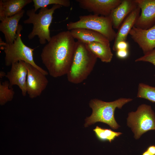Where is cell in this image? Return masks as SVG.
<instances>
[{
    "label": "cell",
    "mask_w": 155,
    "mask_h": 155,
    "mask_svg": "<svg viewBox=\"0 0 155 155\" xmlns=\"http://www.w3.org/2000/svg\"><path fill=\"white\" fill-rule=\"evenodd\" d=\"M76 41L70 31H63L51 37L40 55L42 62L53 78L67 74L71 66Z\"/></svg>",
    "instance_id": "cell-1"
},
{
    "label": "cell",
    "mask_w": 155,
    "mask_h": 155,
    "mask_svg": "<svg viewBox=\"0 0 155 155\" xmlns=\"http://www.w3.org/2000/svg\"><path fill=\"white\" fill-rule=\"evenodd\" d=\"M97 59L86 44L77 40L72 63L66 74L68 80L74 84L83 82L92 71Z\"/></svg>",
    "instance_id": "cell-2"
},
{
    "label": "cell",
    "mask_w": 155,
    "mask_h": 155,
    "mask_svg": "<svg viewBox=\"0 0 155 155\" xmlns=\"http://www.w3.org/2000/svg\"><path fill=\"white\" fill-rule=\"evenodd\" d=\"M130 98H120L113 101L106 102L97 99L91 100L89 103L92 109L91 116L85 119V127L97 122H101L108 125L114 129H117L119 125L114 117L115 109H121L125 104L131 101Z\"/></svg>",
    "instance_id": "cell-3"
},
{
    "label": "cell",
    "mask_w": 155,
    "mask_h": 155,
    "mask_svg": "<svg viewBox=\"0 0 155 155\" xmlns=\"http://www.w3.org/2000/svg\"><path fill=\"white\" fill-rule=\"evenodd\" d=\"M61 7L60 5H54L50 9L47 6L42 7L38 13H36L34 8L28 10L26 14L28 18L23 23L33 25L32 31L28 36V39H32L37 36L41 44H44L46 40L49 42L51 38L49 27L52 22L53 14L55 10Z\"/></svg>",
    "instance_id": "cell-4"
},
{
    "label": "cell",
    "mask_w": 155,
    "mask_h": 155,
    "mask_svg": "<svg viewBox=\"0 0 155 155\" xmlns=\"http://www.w3.org/2000/svg\"><path fill=\"white\" fill-rule=\"evenodd\" d=\"M22 26L19 24L17 31V37L14 42L11 44L4 42L0 38V49L5 53V62L7 66L20 61H23L32 65L45 75L48 72L38 65L34 62V49L26 46L21 38V32Z\"/></svg>",
    "instance_id": "cell-5"
},
{
    "label": "cell",
    "mask_w": 155,
    "mask_h": 155,
    "mask_svg": "<svg viewBox=\"0 0 155 155\" xmlns=\"http://www.w3.org/2000/svg\"><path fill=\"white\" fill-rule=\"evenodd\" d=\"M68 30L83 28L98 32L110 42L115 40L116 33L113 29V21L110 16H105L90 14L81 16L78 21L68 23L66 26Z\"/></svg>",
    "instance_id": "cell-6"
},
{
    "label": "cell",
    "mask_w": 155,
    "mask_h": 155,
    "mask_svg": "<svg viewBox=\"0 0 155 155\" xmlns=\"http://www.w3.org/2000/svg\"><path fill=\"white\" fill-rule=\"evenodd\" d=\"M127 124L133 133L134 138L139 139L149 131H155V113L150 106L142 104L135 111L128 113Z\"/></svg>",
    "instance_id": "cell-7"
},
{
    "label": "cell",
    "mask_w": 155,
    "mask_h": 155,
    "mask_svg": "<svg viewBox=\"0 0 155 155\" xmlns=\"http://www.w3.org/2000/svg\"><path fill=\"white\" fill-rule=\"evenodd\" d=\"M28 70L26 81L27 93L31 98L39 96L46 88L48 80L46 75L30 64L26 62Z\"/></svg>",
    "instance_id": "cell-8"
},
{
    "label": "cell",
    "mask_w": 155,
    "mask_h": 155,
    "mask_svg": "<svg viewBox=\"0 0 155 155\" xmlns=\"http://www.w3.org/2000/svg\"><path fill=\"white\" fill-rule=\"evenodd\" d=\"M122 0H76L82 9L93 14L105 16H110L113 10Z\"/></svg>",
    "instance_id": "cell-9"
},
{
    "label": "cell",
    "mask_w": 155,
    "mask_h": 155,
    "mask_svg": "<svg viewBox=\"0 0 155 155\" xmlns=\"http://www.w3.org/2000/svg\"><path fill=\"white\" fill-rule=\"evenodd\" d=\"M129 34L138 44L144 54L155 48V24L147 29L134 26Z\"/></svg>",
    "instance_id": "cell-10"
},
{
    "label": "cell",
    "mask_w": 155,
    "mask_h": 155,
    "mask_svg": "<svg viewBox=\"0 0 155 155\" xmlns=\"http://www.w3.org/2000/svg\"><path fill=\"white\" fill-rule=\"evenodd\" d=\"M141 12L135 26L148 29L155 24V0H135Z\"/></svg>",
    "instance_id": "cell-11"
},
{
    "label": "cell",
    "mask_w": 155,
    "mask_h": 155,
    "mask_svg": "<svg viewBox=\"0 0 155 155\" xmlns=\"http://www.w3.org/2000/svg\"><path fill=\"white\" fill-rule=\"evenodd\" d=\"M28 70L26 62L20 61L13 64L10 71L7 73L5 77L9 80L10 87L17 85L21 89L23 96L27 93L26 81Z\"/></svg>",
    "instance_id": "cell-12"
},
{
    "label": "cell",
    "mask_w": 155,
    "mask_h": 155,
    "mask_svg": "<svg viewBox=\"0 0 155 155\" xmlns=\"http://www.w3.org/2000/svg\"><path fill=\"white\" fill-rule=\"evenodd\" d=\"M25 11L22 9L14 15L6 18L0 23V31L4 34L6 42L13 43L17 37L18 23L23 16Z\"/></svg>",
    "instance_id": "cell-13"
},
{
    "label": "cell",
    "mask_w": 155,
    "mask_h": 155,
    "mask_svg": "<svg viewBox=\"0 0 155 155\" xmlns=\"http://www.w3.org/2000/svg\"><path fill=\"white\" fill-rule=\"evenodd\" d=\"M138 7L135 0H122L121 3L112 12L113 28L118 29L126 17Z\"/></svg>",
    "instance_id": "cell-14"
},
{
    "label": "cell",
    "mask_w": 155,
    "mask_h": 155,
    "mask_svg": "<svg viewBox=\"0 0 155 155\" xmlns=\"http://www.w3.org/2000/svg\"><path fill=\"white\" fill-rule=\"evenodd\" d=\"M73 38L85 44L98 42L110 45V42L105 37L96 31L85 28H79L69 30Z\"/></svg>",
    "instance_id": "cell-15"
},
{
    "label": "cell",
    "mask_w": 155,
    "mask_h": 155,
    "mask_svg": "<svg viewBox=\"0 0 155 155\" xmlns=\"http://www.w3.org/2000/svg\"><path fill=\"white\" fill-rule=\"evenodd\" d=\"M32 1V0H1L0 20L14 15Z\"/></svg>",
    "instance_id": "cell-16"
},
{
    "label": "cell",
    "mask_w": 155,
    "mask_h": 155,
    "mask_svg": "<svg viewBox=\"0 0 155 155\" xmlns=\"http://www.w3.org/2000/svg\"><path fill=\"white\" fill-rule=\"evenodd\" d=\"M140 9L138 7L131 13L125 18L116 33L113 46L121 41H126L128 35L134 26L140 16Z\"/></svg>",
    "instance_id": "cell-17"
},
{
    "label": "cell",
    "mask_w": 155,
    "mask_h": 155,
    "mask_svg": "<svg viewBox=\"0 0 155 155\" xmlns=\"http://www.w3.org/2000/svg\"><path fill=\"white\" fill-rule=\"evenodd\" d=\"M89 49L103 62H110L113 54L110 45H106L98 42H93L86 44Z\"/></svg>",
    "instance_id": "cell-18"
},
{
    "label": "cell",
    "mask_w": 155,
    "mask_h": 155,
    "mask_svg": "<svg viewBox=\"0 0 155 155\" xmlns=\"http://www.w3.org/2000/svg\"><path fill=\"white\" fill-rule=\"evenodd\" d=\"M97 138L102 141H107L110 142L116 137L122 134V133L113 131L111 129H105L97 126L93 129Z\"/></svg>",
    "instance_id": "cell-19"
},
{
    "label": "cell",
    "mask_w": 155,
    "mask_h": 155,
    "mask_svg": "<svg viewBox=\"0 0 155 155\" xmlns=\"http://www.w3.org/2000/svg\"><path fill=\"white\" fill-rule=\"evenodd\" d=\"M137 97L155 103V87L143 83L138 86Z\"/></svg>",
    "instance_id": "cell-20"
},
{
    "label": "cell",
    "mask_w": 155,
    "mask_h": 155,
    "mask_svg": "<svg viewBox=\"0 0 155 155\" xmlns=\"http://www.w3.org/2000/svg\"><path fill=\"white\" fill-rule=\"evenodd\" d=\"M15 92L12 87H10L9 82L7 81L0 83V104L3 105L12 100Z\"/></svg>",
    "instance_id": "cell-21"
},
{
    "label": "cell",
    "mask_w": 155,
    "mask_h": 155,
    "mask_svg": "<svg viewBox=\"0 0 155 155\" xmlns=\"http://www.w3.org/2000/svg\"><path fill=\"white\" fill-rule=\"evenodd\" d=\"M34 11L39 8L47 7L51 4L59 5L66 7L70 6L71 2L69 0H33Z\"/></svg>",
    "instance_id": "cell-22"
},
{
    "label": "cell",
    "mask_w": 155,
    "mask_h": 155,
    "mask_svg": "<svg viewBox=\"0 0 155 155\" xmlns=\"http://www.w3.org/2000/svg\"><path fill=\"white\" fill-rule=\"evenodd\" d=\"M140 61L149 62L155 66V48L135 60V62Z\"/></svg>",
    "instance_id": "cell-23"
},
{
    "label": "cell",
    "mask_w": 155,
    "mask_h": 155,
    "mask_svg": "<svg viewBox=\"0 0 155 155\" xmlns=\"http://www.w3.org/2000/svg\"><path fill=\"white\" fill-rule=\"evenodd\" d=\"M129 45L128 42L125 41H121L118 42L116 45L113 46L114 51H117L118 50H128Z\"/></svg>",
    "instance_id": "cell-24"
},
{
    "label": "cell",
    "mask_w": 155,
    "mask_h": 155,
    "mask_svg": "<svg viewBox=\"0 0 155 155\" xmlns=\"http://www.w3.org/2000/svg\"><path fill=\"white\" fill-rule=\"evenodd\" d=\"M117 56L121 59L126 58L128 56L129 52L128 50H118L116 51Z\"/></svg>",
    "instance_id": "cell-25"
},
{
    "label": "cell",
    "mask_w": 155,
    "mask_h": 155,
    "mask_svg": "<svg viewBox=\"0 0 155 155\" xmlns=\"http://www.w3.org/2000/svg\"><path fill=\"white\" fill-rule=\"evenodd\" d=\"M146 150L152 155H155V145H151L149 146Z\"/></svg>",
    "instance_id": "cell-26"
},
{
    "label": "cell",
    "mask_w": 155,
    "mask_h": 155,
    "mask_svg": "<svg viewBox=\"0 0 155 155\" xmlns=\"http://www.w3.org/2000/svg\"><path fill=\"white\" fill-rule=\"evenodd\" d=\"M6 74L5 72L2 71H1L0 72V78H2L4 76L5 77Z\"/></svg>",
    "instance_id": "cell-27"
},
{
    "label": "cell",
    "mask_w": 155,
    "mask_h": 155,
    "mask_svg": "<svg viewBox=\"0 0 155 155\" xmlns=\"http://www.w3.org/2000/svg\"><path fill=\"white\" fill-rule=\"evenodd\" d=\"M142 155H152L147 150H146L142 154Z\"/></svg>",
    "instance_id": "cell-28"
}]
</instances>
